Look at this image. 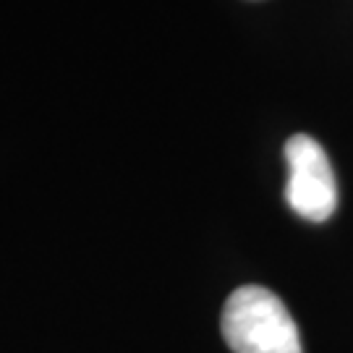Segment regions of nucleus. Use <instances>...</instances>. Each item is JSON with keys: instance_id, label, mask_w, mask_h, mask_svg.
<instances>
[{"instance_id": "nucleus-1", "label": "nucleus", "mask_w": 353, "mask_h": 353, "mask_svg": "<svg viewBox=\"0 0 353 353\" xmlns=\"http://www.w3.org/2000/svg\"><path fill=\"white\" fill-rule=\"evenodd\" d=\"M220 327L233 353H301V338L290 312L262 285L233 290L223 306Z\"/></svg>"}, {"instance_id": "nucleus-2", "label": "nucleus", "mask_w": 353, "mask_h": 353, "mask_svg": "<svg viewBox=\"0 0 353 353\" xmlns=\"http://www.w3.org/2000/svg\"><path fill=\"white\" fill-rule=\"evenodd\" d=\"M288 183L285 202L293 212L309 223H325L338 207V186L322 144L306 134H296L285 141Z\"/></svg>"}]
</instances>
